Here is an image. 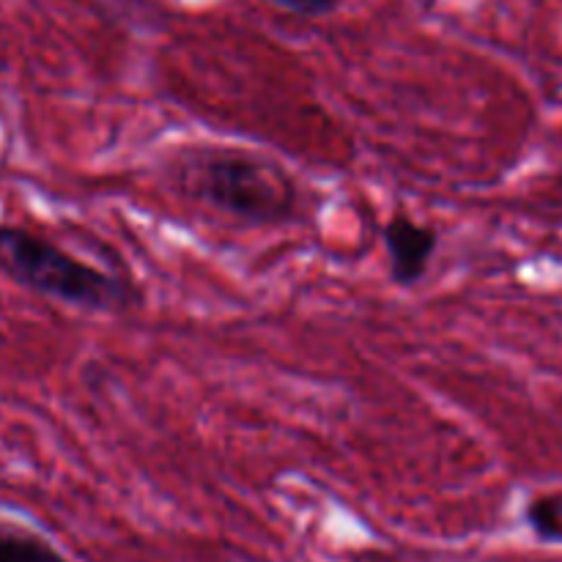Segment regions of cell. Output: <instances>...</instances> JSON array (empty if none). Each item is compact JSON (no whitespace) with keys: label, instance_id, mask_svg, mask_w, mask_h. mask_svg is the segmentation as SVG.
Instances as JSON below:
<instances>
[{"label":"cell","instance_id":"1","mask_svg":"<svg viewBox=\"0 0 562 562\" xmlns=\"http://www.w3.org/2000/svg\"><path fill=\"white\" fill-rule=\"evenodd\" d=\"M168 176L176 192L247 228H285L305 217L294 176L247 148H181Z\"/></svg>","mask_w":562,"mask_h":562},{"label":"cell","instance_id":"4","mask_svg":"<svg viewBox=\"0 0 562 562\" xmlns=\"http://www.w3.org/2000/svg\"><path fill=\"white\" fill-rule=\"evenodd\" d=\"M0 562H71L42 532L0 516Z\"/></svg>","mask_w":562,"mask_h":562},{"label":"cell","instance_id":"6","mask_svg":"<svg viewBox=\"0 0 562 562\" xmlns=\"http://www.w3.org/2000/svg\"><path fill=\"white\" fill-rule=\"evenodd\" d=\"M263 3L278 5V9L296 16H327L333 14L344 0H263Z\"/></svg>","mask_w":562,"mask_h":562},{"label":"cell","instance_id":"5","mask_svg":"<svg viewBox=\"0 0 562 562\" xmlns=\"http://www.w3.org/2000/svg\"><path fill=\"white\" fill-rule=\"evenodd\" d=\"M521 519L536 541L562 547V492H543L527 499Z\"/></svg>","mask_w":562,"mask_h":562},{"label":"cell","instance_id":"3","mask_svg":"<svg viewBox=\"0 0 562 562\" xmlns=\"http://www.w3.org/2000/svg\"><path fill=\"white\" fill-rule=\"evenodd\" d=\"M384 250H387V274L398 289H415L431 269L439 250V231L420 223L409 214L398 212L382 228Z\"/></svg>","mask_w":562,"mask_h":562},{"label":"cell","instance_id":"2","mask_svg":"<svg viewBox=\"0 0 562 562\" xmlns=\"http://www.w3.org/2000/svg\"><path fill=\"white\" fill-rule=\"evenodd\" d=\"M0 272L44 300L86 313L113 316L140 305V291L124 274L97 267L22 225H0Z\"/></svg>","mask_w":562,"mask_h":562}]
</instances>
